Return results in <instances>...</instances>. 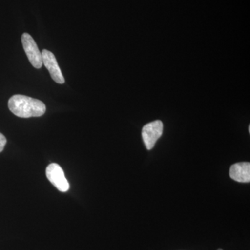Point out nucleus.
<instances>
[{
  "label": "nucleus",
  "mask_w": 250,
  "mask_h": 250,
  "mask_svg": "<svg viewBox=\"0 0 250 250\" xmlns=\"http://www.w3.org/2000/svg\"><path fill=\"white\" fill-rule=\"evenodd\" d=\"M10 111L19 118L40 117L45 114L46 106L41 100L22 95H15L9 99Z\"/></svg>",
  "instance_id": "1"
},
{
  "label": "nucleus",
  "mask_w": 250,
  "mask_h": 250,
  "mask_svg": "<svg viewBox=\"0 0 250 250\" xmlns=\"http://www.w3.org/2000/svg\"><path fill=\"white\" fill-rule=\"evenodd\" d=\"M21 39H22L23 48L31 65L35 68H41L42 66V54L35 41L27 33H24Z\"/></svg>",
  "instance_id": "2"
},
{
  "label": "nucleus",
  "mask_w": 250,
  "mask_h": 250,
  "mask_svg": "<svg viewBox=\"0 0 250 250\" xmlns=\"http://www.w3.org/2000/svg\"><path fill=\"white\" fill-rule=\"evenodd\" d=\"M163 130L164 125L161 121L151 122L143 126L142 138L148 150H150L154 147L156 141L162 136Z\"/></svg>",
  "instance_id": "3"
},
{
  "label": "nucleus",
  "mask_w": 250,
  "mask_h": 250,
  "mask_svg": "<svg viewBox=\"0 0 250 250\" xmlns=\"http://www.w3.org/2000/svg\"><path fill=\"white\" fill-rule=\"evenodd\" d=\"M46 176L49 182L61 192H67L70 188L63 170L57 164H51L46 168Z\"/></svg>",
  "instance_id": "4"
},
{
  "label": "nucleus",
  "mask_w": 250,
  "mask_h": 250,
  "mask_svg": "<svg viewBox=\"0 0 250 250\" xmlns=\"http://www.w3.org/2000/svg\"><path fill=\"white\" fill-rule=\"evenodd\" d=\"M41 54H42V64H44L46 68L48 70L52 80L59 84L65 83V79L54 54L47 49H43Z\"/></svg>",
  "instance_id": "5"
},
{
  "label": "nucleus",
  "mask_w": 250,
  "mask_h": 250,
  "mask_svg": "<svg viewBox=\"0 0 250 250\" xmlns=\"http://www.w3.org/2000/svg\"><path fill=\"white\" fill-rule=\"evenodd\" d=\"M229 176L231 179L240 183L250 182V163L240 162L230 167Z\"/></svg>",
  "instance_id": "6"
},
{
  "label": "nucleus",
  "mask_w": 250,
  "mask_h": 250,
  "mask_svg": "<svg viewBox=\"0 0 250 250\" xmlns=\"http://www.w3.org/2000/svg\"><path fill=\"white\" fill-rule=\"evenodd\" d=\"M6 142H7V141H6V137L1 133H0V152L4 150Z\"/></svg>",
  "instance_id": "7"
},
{
  "label": "nucleus",
  "mask_w": 250,
  "mask_h": 250,
  "mask_svg": "<svg viewBox=\"0 0 250 250\" xmlns=\"http://www.w3.org/2000/svg\"><path fill=\"white\" fill-rule=\"evenodd\" d=\"M248 130H249V132L250 133V126H249V128H248Z\"/></svg>",
  "instance_id": "8"
},
{
  "label": "nucleus",
  "mask_w": 250,
  "mask_h": 250,
  "mask_svg": "<svg viewBox=\"0 0 250 250\" xmlns=\"http://www.w3.org/2000/svg\"><path fill=\"white\" fill-rule=\"evenodd\" d=\"M218 250H223V249H218Z\"/></svg>",
  "instance_id": "9"
}]
</instances>
